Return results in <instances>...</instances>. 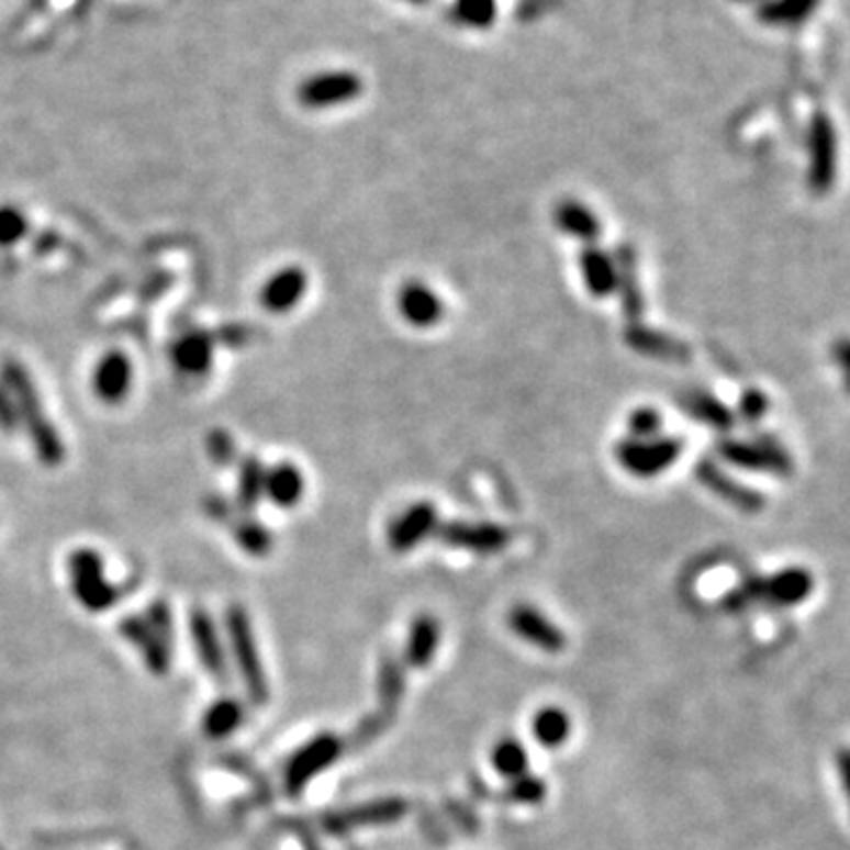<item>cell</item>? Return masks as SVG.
<instances>
[{"mask_svg":"<svg viewBox=\"0 0 850 850\" xmlns=\"http://www.w3.org/2000/svg\"><path fill=\"white\" fill-rule=\"evenodd\" d=\"M365 83L353 71H324L314 74L298 86L295 98L305 109H328L357 100Z\"/></svg>","mask_w":850,"mask_h":850,"instance_id":"8","label":"cell"},{"mask_svg":"<svg viewBox=\"0 0 850 850\" xmlns=\"http://www.w3.org/2000/svg\"><path fill=\"white\" fill-rule=\"evenodd\" d=\"M145 619L149 622V626L154 628L156 634H159L168 645H172V612H170V605H166L164 601H154L147 612H145Z\"/></svg>","mask_w":850,"mask_h":850,"instance_id":"39","label":"cell"},{"mask_svg":"<svg viewBox=\"0 0 850 850\" xmlns=\"http://www.w3.org/2000/svg\"><path fill=\"white\" fill-rule=\"evenodd\" d=\"M67 572H69V584L71 593L78 603H81L83 609L88 612H107L112 609L121 591L107 579L104 574V560L92 548H78L69 556L67 560Z\"/></svg>","mask_w":850,"mask_h":850,"instance_id":"4","label":"cell"},{"mask_svg":"<svg viewBox=\"0 0 850 850\" xmlns=\"http://www.w3.org/2000/svg\"><path fill=\"white\" fill-rule=\"evenodd\" d=\"M225 628L230 636L236 669L242 673V681L250 702L258 706L267 704V700H270V683H267V673L262 669L260 650L256 642L254 626H250V617L239 603L230 605V609L225 612Z\"/></svg>","mask_w":850,"mask_h":850,"instance_id":"3","label":"cell"},{"mask_svg":"<svg viewBox=\"0 0 850 850\" xmlns=\"http://www.w3.org/2000/svg\"><path fill=\"white\" fill-rule=\"evenodd\" d=\"M614 265H617V291H622V310L628 324H636L645 314V295L638 283V256L631 244H619Z\"/></svg>","mask_w":850,"mask_h":850,"instance_id":"20","label":"cell"},{"mask_svg":"<svg viewBox=\"0 0 850 850\" xmlns=\"http://www.w3.org/2000/svg\"><path fill=\"white\" fill-rule=\"evenodd\" d=\"M839 359L843 361L846 367H850V343H848V345H841V348H839Z\"/></svg>","mask_w":850,"mask_h":850,"instance_id":"45","label":"cell"},{"mask_svg":"<svg viewBox=\"0 0 850 850\" xmlns=\"http://www.w3.org/2000/svg\"><path fill=\"white\" fill-rule=\"evenodd\" d=\"M343 753V742L331 732H322L317 737H312L307 745L298 749L287 768H283V786L291 796H298L305 792V786L317 778L324 770L334 765Z\"/></svg>","mask_w":850,"mask_h":850,"instance_id":"6","label":"cell"},{"mask_svg":"<svg viewBox=\"0 0 850 850\" xmlns=\"http://www.w3.org/2000/svg\"><path fill=\"white\" fill-rule=\"evenodd\" d=\"M765 406H768V402L763 398V392L749 390L747 395L742 398V402H739V412H742V416L747 421H759L763 416V412H765Z\"/></svg>","mask_w":850,"mask_h":850,"instance_id":"42","label":"cell"},{"mask_svg":"<svg viewBox=\"0 0 850 850\" xmlns=\"http://www.w3.org/2000/svg\"><path fill=\"white\" fill-rule=\"evenodd\" d=\"M815 589V579L803 567H790L773 577H753L726 597L730 612L747 609L756 603H768L773 607H796Z\"/></svg>","mask_w":850,"mask_h":850,"instance_id":"2","label":"cell"},{"mask_svg":"<svg viewBox=\"0 0 850 850\" xmlns=\"http://www.w3.org/2000/svg\"><path fill=\"white\" fill-rule=\"evenodd\" d=\"M307 272L303 267H283L262 283L260 289V305L270 314H287L307 293Z\"/></svg>","mask_w":850,"mask_h":850,"instance_id":"16","label":"cell"},{"mask_svg":"<svg viewBox=\"0 0 850 850\" xmlns=\"http://www.w3.org/2000/svg\"><path fill=\"white\" fill-rule=\"evenodd\" d=\"M624 340L628 348L642 357H652L659 361H675V365H685V361H690V348L683 340L664 334V331L645 326L640 322L626 326Z\"/></svg>","mask_w":850,"mask_h":850,"instance_id":"18","label":"cell"},{"mask_svg":"<svg viewBox=\"0 0 850 850\" xmlns=\"http://www.w3.org/2000/svg\"><path fill=\"white\" fill-rule=\"evenodd\" d=\"M456 18L472 29L492 26L496 18V0H456Z\"/></svg>","mask_w":850,"mask_h":850,"instance_id":"34","label":"cell"},{"mask_svg":"<svg viewBox=\"0 0 850 850\" xmlns=\"http://www.w3.org/2000/svg\"><path fill=\"white\" fill-rule=\"evenodd\" d=\"M681 404L685 406V412L697 418L706 425H712V428H718V430H728L732 425V412L730 409L723 404L718 398L708 395V392L704 390H692L687 392V395L681 398Z\"/></svg>","mask_w":850,"mask_h":850,"instance_id":"29","label":"cell"},{"mask_svg":"<svg viewBox=\"0 0 850 850\" xmlns=\"http://www.w3.org/2000/svg\"><path fill=\"white\" fill-rule=\"evenodd\" d=\"M720 456L737 468L745 470H763L770 476H786L792 470V461L782 449L763 443H728L720 445Z\"/></svg>","mask_w":850,"mask_h":850,"instance_id":"17","label":"cell"},{"mask_svg":"<svg viewBox=\"0 0 850 850\" xmlns=\"http://www.w3.org/2000/svg\"><path fill=\"white\" fill-rule=\"evenodd\" d=\"M244 723V704L234 697H223L213 702L203 714V732L211 739H225L239 730Z\"/></svg>","mask_w":850,"mask_h":850,"instance_id":"28","label":"cell"},{"mask_svg":"<svg viewBox=\"0 0 850 850\" xmlns=\"http://www.w3.org/2000/svg\"><path fill=\"white\" fill-rule=\"evenodd\" d=\"M508 626L515 636L534 645L544 652L558 655L567 648V638L560 628L550 622L537 607L519 603L508 612Z\"/></svg>","mask_w":850,"mask_h":850,"instance_id":"12","label":"cell"},{"mask_svg":"<svg viewBox=\"0 0 850 850\" xmlns=\"http://www.w3.org/2000/svg\"><path fill=\"white\" fill-rule=\"evenodd\" d=\"M553 220H556V227L562 234L586 244L595 242L603 232L597 215L586 206V203H581L577 199H562L553 211Z\"/></svg>","mask_w":850,"mask_h":850,"instance_id":"24","label":"cell"},{"mask_svg":"<svg viewBox=\"0 0 850 850\" xmlns=\"http://www.w3.org/2000/svg\"><path fill=\"white\" fill-rule=\"evenodd\" d=\"M406 3H425V0H406Z\"/></svg>","mask_w":850,"mask_h":850,"instance_id":"46","label":"cell"},{"mask_svg":"<svg viewBox=\"0 0 850 850\" xmlns=\"http://www.w3.org/2000/svg\"><path fill=\"white\" fill-rule=\"evenodd\" d=\"M837 770H839L841 790H843L846 801H848V806H850V749H839L837 751Z\"/></svg>","mask_w":850,"mask_h":850,"instance_id":"43","label":"cell"},{"mask_svg":"<svg viewBox=\"0 0 850 850\" xmlns=\"http://www.w3.org/2000/svg\"><path fill=\"white\" fill-rule=\"evenodd\" d=\"M834 180H837V147H834V135L829 133V128H820L815 133V152L810 164L813 192H829Z\"/></svg>","mask_w":850,"mask_h":850,"instance_id":"26","label":"cell"},{"mask_svg":"<svg viewBox=\"0 0 850 850\" xmlns=\"http://www.w3.org/2000/svg\"><path fill=\"white\" fill-rule=\"evenodd\" d=\"M661 425H664V418H661L655 406H638L634 409L631 416H628L626 428L634 439H650L659 437Z\"/></svg>","mask_w":850,"mask_h":850,"instance_id":"36","label":"cell"},{"mask_svg":"<svg viewBox=\"0 0 850 850\" xmlns=\"http://www.w3.org/2000/svg\"><path fill=\"white\" fill-rule=\"evenodd\" d=\"M20 428V414L18 406H14V400L8 392V388L0 383V430L12 435Z\"/></svg>","mask_w":850,"mask_h":850,"instance_id":"40","label":"cell"},{"mask_svg":"<svg viewBox=\"0 0 850 850\" xmlns=\"http://www.w3.org/2000/svg\"><path fill=\"white\" fill-rule=\"evenodd\" d=\"M406 813H409V803L404 798L388 796L378 801H367L361 803V806L331 813L324 817V827L328 834H348L357 827L400 823Z\"/></svg>","mask_w":850,"mask_h":850,"instance_id":"9","label":"cell"},{"mask_svg":"<svg viewBox=\"0 0 850 850\" xmlns=\"http://www.w3.org/2000/svg\"><path fill=\"white\" fill-rule=\"evenodd\" d=\"M206 451H209V459L215 466H220V468L232 466L236 461V454H239V451H236L234 437L227 430H223V428H215V430L209 433V437H206Z\"/></svg>","mask_w":850,"mask_h":850,"instance_id":"37","label":"cell"},{"mask_svg":"<svg viewBox=\"0 0 850 850\" xmlns=\"http://www.w3.org/2000/svg\"><path fill=\"white\" fill-rule=\"evenodd\" d=\"M189 634H192L194 650H197V657L201 661L203 671L213 675L215 683L227 685L230 671H227L225 648H223V642H220L215 622L206 609L197 607L192 614H189Z\"/></svg>","mask_w":850,"mask_h":850,"instance_id":"11","label":"cell"},{"mask_svg":"<svg viewBox=\"0 0 850 850\" xmlns=\"http://www.w3.org/2000/svg\"><path fill=\"white\" fill-rule=\"evenodd\" d=\"M305 494V476L295 463L281 461L265 468V496L277 508H293Z\"/></svg>","mask_w":850,"mask_h":850,"instance_id":"22","label":"cell"},{"mask_svg":"<svg viewBox=\"0 0 850 850\" xmlns=\"http://www.w3.org/2000/svg\"><path fill=\"white\" fill-rule=\"evenodd\" d=\"M404 695V671L398 667L395 659H383L381 671H378V697L385 716H392L402 704Z\"/></svg>","mask_w":850,"mask_h":850,"instance_id":"32","label":"cell"},{"mask_svg":"<svg viewBox=\"0 0 850 850\" xmlns=\"http://www.w3.org/2000/svg\"><path fill=\"white\" fill-rule=\"evenodd\" d=\"M492 763L499 770L503 778L517 780L527 775L529 770V759L525 747L517 742V739H501V742L492 751Z\"/></svg>","mask_w":850,"mask_h":850,"instance_id":"33","label":"cell"},{"mask_svg":"<svg viewBox=\"0 0 850 850\" xmlns=\"http://www.w3.org/2000/svg\"><path fill=\"white\" fill-rule=\"evenodd\" d=\"M437 537L443 544L468 550L476 556H496L511 544L513 534L508 527L496 523H468V519H454L437 527Z\"/></svg>","mask_w":850,"mask_h":850,"instance_id":"7","label":"cell"},{"mask_svg":"<svg viewBox=\"0 0 850 850\" xmlns=\"http://www.w3.org/2000/svg\"><path fill=\"white\" fill-rule=\"evenodd\" d=\"M683 443L675 437H650V439H622L614 447V456L617 463L634 478L652 480L661 472L669 470L675 461L681 459Z\"/></svg>","mask_w":850,"mask_h":850,"instance_id":"5","label":"cell"},{"mask_svg":"<svg viewBox=\"0 0 850 850\" xmlns=\"http://www.w3.org/2000/svg\"><path fill=\"white\" fill-rule=\"evenodd\" d=\"M246 336H248V334H246L244 328H239V326H230V328L220 331V338H225L223 343H230V345H234L236 340H242V343H244Z\"/></svg>","mask_w":850,"mask_h":850,"instance_id":"44","label":"cell"},{"mask_svg":"<svg viewBox=\"0 0 850 850\" xmlns=\"http://www.w3.org/2000/svg\"><path fill=\"white\" fill-rule=\"evenodd\" d=\"M697 480L708 486L716 496H720L723 501H728L730 506L745 511V513H759L763 508V496L756 494L753 490H749V486H745L742 482L732 480L730 476H726L716 463L712 461H702L697 466Z\"/></svg>","mask_w":850,"mask_h":850,"instance_id":"19","label":"cell"},{"mask_svg":"<svg viewBox=\"0 0 850 850\" xmlns=\"http://www.w3.org/2000/svg\"><path fill=\"white\" fill-rule=\"evenodd\" d=\"M119 631L142 655L145 667L154 675H166L170 671L172 645H168L159 634H156L145 617H123L119 624Z\"/></svg>","mask_w":850,"mask_h":850,"instance_id":"15","label":"cell"},{"mask_svg":"<svg viewBox=\"0 0 850 850\" xmlns=\"http://www.w3.org/2000/svg\"><path fill=\"white\" fill-rule=\"evenodd\" d=\"M0 383L8 388L14 406H18L20 425L26 428L38 461L47 468H57L65 463L67 447L61 443L59 430L51 423V418H47L34 378H31L24 365L14 359H5L3 367H0Z\"/></svg>","mask_w":850,"mask_h":850,"instance_id":"1","label":"cell"},{"mask_svg":"<svg viewBox=\"0 0 850 850\" xmlns=\"http://www.w3.org/2000/svg\"><path fill=\"white\" fill-rule=\"evenodd\" d=\"M230 527H232L234 541L239 544L244 553L254 556V558H265V556L272 553V546H275L272 532L267 529L262 523H258V519L246 515V517L234 519Z\"/></svg>","mask_w":850,"mask_h":850,"instance_id":"31","label":"cell"},{"mask_svg":"<svg viewBox=\"0 0 850 850\" xmlns=\"http://www.w3.org/2000/svg\"><path fill=\"white\" fill-rule=\"evenodd\" d=\"M398 310L409 326L433 328L445 317V301L428 283L412 279L398 293Z\"/></svg>","mask_w":850,"mask_h":850,"instance_id":"13","label":"cell"},{"mask_svg":"<svg viewBox=\"0 0 850 850\" xmlns=\"http://www.w3.org/2000/svg\"><path fill=\"white\" fill-rule=\"evenodd\" d=\"M203 511H206V515L220 525H232L236 519L232 503L225 496H217V494H211L206 501H203Z\"/></svg>","mask_w":850,"mask_h":850,"instance_id":"41","label":"cell"},{"mask_svg":"<svg viewBox=\"0 0 850 850\" xmlns=\"http://www.w3.org/2000/svg\"><path fill=\"white\" fill-rule=\"evenodd\" d=\"M439 648V622L430 614H421L412 622L406 640V664L414 669L430 667Z\"/></svg>","mask_w":850,"mask_h":850,"instance_id":"25","label":"cell"},{"mask_svg":"<svg viewBox=\"0 0 850 850\" xmlns=\"http://www.w3.org/2000/svg\"><path fill=\"white\" fill-rule=\"evenodd\" d=\"M133 385V361L121 350H109L92 369V390L100 402L114 406L128 398Z\"/></svg>","mask_w":850,"mask_h":850,"instance_id":"14","label":"cell"},{"mask_svg":"<svg viewBox=\"0 0 850 850\" xmlns=\"http://www.w3.org/2000/svg\"><path fill=\"white\" fill-rule=\"evenodd\" d=\"M532 730L537 742L548 749H558L562 747L567 739H570L572 732V720L570 714L562 712L558 706H544L537 712L532 720Z\"/></svg>","mask_w":850,"mask_h":850,"instance_id":"27","label":"cell"},{"mask_svg":"<svg viewBox=\"0 0 850 850\" xmlns=\"http://www.w3.org/2000/svg\"><path fill=\"white\" fill-rule=\"evenodd\" d=\"M437 527V508L430 501H416L392 517V523L388 525V546L392 553H409L435 534Z\"/></svg>","mask_w":850,"mask_h":850,"instance_id":"10","label":"cell"},{"mask_svg":"<svg viewBox=\"0 0 850 850\" xmlns=\"http://www.w3.org/2000/svg\"><path fill=\"white\" fill-rule=\"evenodd\" d=\"M213 348L215 338L206 331H189L180 336L170 348V359L176 369L184 376H203L213 367Z\"/></svg>","mask_w":850,"mask_h":850,"instance_id":"21","label":"cell"},{"mask_svg":"<svg viewBox=\"0 0 850 850\" xmlns=\"http://www.w3.org/2000/svg\"><path fill=\"white\" fill-rule=\"evenodd\" d=\"M508 798L515 801V803H525V806H537V803H541L546 798V784L534 778V775H523L517 780H511V786H508Z\"/></svg>","mask_w":850,"mask_h":850,"instance_id":"38","label":"cell"},{"mask_svg":"<svg viewBox=\"0 0 850 850\" xmlns=\"http://www.w3.org/2000/svg\"><path fill=\"white\" fill-rule=\"evenodd\" d=\"M29 234V220L18 206H0V246L20 244Z\"/></svg>","mask_w":850,"mask_h":850,"instance_id":"35","label":"cell"},{"mask_svg":"<svg viewBox=\"0 0 850 850\" xmlns=\"http://www.w3.org/2000/svg\"><path fill=\"white\" fill-rule=\"evenodd\" d=\"M265 496V466L258 456H246L239 463V478H236V503L244 513L254 511Z\"/></svg>","mask_w":850,"mask_h":850,"instance_id":"30","label":"cell"},{"mask_svg":"<svg viewBox=\"0 0 850 850\" xmlns=\"http://www.w3.org/2000/svg\"><path fill=\"white\" fill-rule=\"evenodd\" d=\"M579 270L584 287L593 298H607L617 291V265L603 248L586 246L579 256Z\"/></svg>","mask_w":850,"mask_h":850,"instance_id":"23","label":"cell"}]
</instances>
